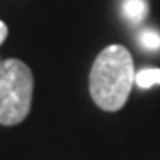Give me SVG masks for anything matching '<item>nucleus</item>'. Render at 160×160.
Segmentation results:
<instances>
[{
  "label": "nucleus",
  "instance_id": "obj_1",
  "mask_svg": "<svg viewBox=\"0 0 160 160\" xmlns=\"http://www.w3.org/2000/svg\"><path fill=\"white\" fill-rule=\"evenodd\" d=\"M133 82V59L123 45H110L96 55L89 71V92L96 107L105 112L121 110Z\"/></svg>",
  "mask_w": 160,
  "mask_h": 160
},
{
  "label": "nucleus",
  "instance_id": "obj_2",
  "mask_svg": "<svg viewBox=\"0 0 160 160\" xmlns=\"http://www.w3.org/2000/svg\"><path fill=\"white\" fill-rule=\"evenodd\" d=\"M34 98V75L20 59L0 61V125L14 126L27 119Z\"/></svg>",
  "mask_w": 160,
  "mask_h": 160
},
{
  "label": "nucleus",
  "instance_id": "obj_3",
  "mask_svg": "<svg viewBox=\"0 0 160 160\" xmlns=\"http://www.w3.org/2000/svg\"><path fill=\"white\" fill-rule=\"evenodd\" d=\"M121 14L130 23H141L148 16V0H121Z\"/></svg>",
  "mask_w": 160,
  "mask_h": 160
},
{
  "label": "nucleus",
  "instance_id": "obj_4",
  "mask_svg": "<svg viewBox=\"0 0 160 160\" xmlns=\"http://www.w3.org/2000/svg\"><path fill=\"white\" fill-rule=\"evenodd\" d=\"M135 84L141 89H149V87L160 84V69L149 68V69H141L135 73Z\"/></svg>",
  "mask_w": 160,
  "mask_h": 160
},
{
  "label": "nucleus",
  "instance_id": "obj_5",
  "mask_svg": "<svg viewBox=\"0 0 160 160\" xmlns=\"http://www.w3.org/2000/svg\"><path fill=\"white\" fill-rule=\"evenodd\" d=\"M139 45L146 50H158L160 48V34L155 29H144L139 34Z\"/></svg>",
  "mask_w": 160,
  "mask_h": 160
},
{
  "label": "nucleus",
  "instance_id": "obj_6",
  "mask_svg": "<svg viewBox=\"0 0 160 160\" xmlns=\"http://www.w3.org/2000/svg\"><path fill=\"white\" fill-rule=\"evenodd\" d=\"M7 32H9V30H7V25L0 20V45L7 39Z\"/></svg>",
  "mask_w": 160,
  "mask_h": 160
}]
</instances>
